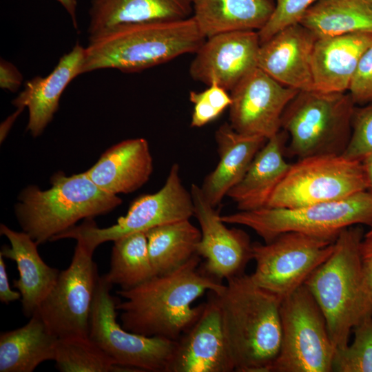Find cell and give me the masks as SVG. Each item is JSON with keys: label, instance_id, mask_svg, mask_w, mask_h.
Masks as SVG:
<instances>
[{"label": "cell", "instance_id": "17", "mask_svg": "<svg viewBox=\"0 0 372 372\" xmlns=\"http://www.w3.org/2000/svg\"><path fill=\"white\" fill-rule=\"evenodd\" d=\"M235 371L213 291L194 324L176 341L165 372Z\"/></svg>", "mask_w": 372, "mask_h": 372}, {"label": "cell", "instance_id": "37", "mask_svg": "<svg viewBox=\"0 0 372 372\" xmlns=\"http://www.w3.org/2000/svg\"><path fill=\"white\" fill-rule=\"evenodd\" d=\"M23 77L18 69L11 63L3 59L0 63V86L10 92H15L20 87Z\"/></svg>", "mask_w": 372, "mask_h": 372}, {"label": "cell", "instance_id": "31", "mask_svg": "<svg viewBox=\"0 0 372 372\" xmlns=\"http://www.w3.org/2000/svg\"><path fill=\"white\" fill-rule=\"evenodd\" d=\"M54 361L57 369L62 372L125 371L89 335L59 338Z\"/></svg>", "mask_w": 372, "mask_h": 372}, {"label": "cell", "instance_id": "11", "mask_svg": "<svg viewBox=\"0 0 372 372\" xmlns=\"http://www.w3.org/2000/svg\"><path fill=\"white\" fill-rule=\"evenodd\" d=\"M336 238L289 231L269 242L254 243L256 268L250 276L257 285L283 299L304 285L329 258Z\"/></svg>", "mask_w": 372, "mask_h": 372}, {"label": "cell", "instance_id": "2", "mask_svg": "<svg viewBox=\"0 0 372 372\" xmlns=\"http://www.w3.org/2000/svg\"><path fill=\"white\" fill-rule=\"evenodd\" d=\"M226 280L214 293L235 371L271 372L281 343L282 299L245 273Z\"/></svg>", "mask_w": 372, "mask_h": 372}, {"label": "cell", "instance_id": "12", "mask_svg": "<svg viewBox=\"0 0 372 372\" xmlns=\"http://www.w3.org/2000/svg\"><path fill=\"white\" fill-rule=\"evenodd\" d=\"M112 285L99 276L92 308L89 337L127 371L165 372L176 341L148 337L124 329L116 320Z\"/></svg>", "mask_w": 372, "mask_h": 372}, {"label": "cell", "instance_id": "15", "mask_svg": "<svg viewBox=\"0 0 372 372\" xmlns=\"http://www.w3.org/2000/svg\"><path fill=\"white\" fill-rule=\"evenodd\" d=\"M190 193L194 216L200 227L196 254L205 259L203 271L220 282L243 273L252 259L249 236L240 229H229L225 225L221 215L206 199L200 186L192 184Z\"/></svg>", "mask_w": 372, "mask_h": 372}, {"label": "cell", "instance_id": "21", "mask_svg": "<svg viewBox=\"0 0 372 372\" xmlns=\"http://www.w3.org/2000/svg\"><path fill=\"white\" fill-rule=\"evenodd\" d=\"M372 34L354 32L317 39L312 55L313 90L346 92Z\"/></svg>", "mask_w": 372, "mask_h": 372}, {"label": "cell", "instance_id": "14", "mask_svg": "<svg viewBox=\"0 0 372 372\" xmlns=\"http://www.w3.org/2000/svg\"><path fill=\"white\" fill-rule=\"evenodd\" d=\"M299 92L257 67L230 91L229 124L240 134L269 139L282 130V114Z\"/></svg>", "mask_w": 372, "mask_h": 372}, {"label": "cell", "instance_id": "19", "mask_svg": "<svg viewBox=\"0 0 372 372\" xmlns=\"http://www.w3.org/2000/svg\"><path fill=\"white\" fill-rule=\"evenodd\" d=\"M85 48L78 43L61 56L45 77L36 76L25 83L24 89L12 101L18 108L27 107V130L34 137L40 135L59 108L61 96L69 83L82 74Z\"/></svg>", "mask_w": 372, "mask_h": 372}, {"label": "cell", "instance_id": "20", "mask_svg": "<svg viewBox=\"0 0 372 372\" xmlns=\"http://www.w3.org/2000/svg\"><path fill=\"white\" fill-rule=\"evenodd\" d=\"M153 171V159L147 140L123 141L105 151L85 172L102 190L114 195L129 194L146 183Z\"/></svg>", "mask_w": 372, "mask_h": 372}, {"label": "cell", "instance_id": "28", "mask_svg": "<svg viewBox=\"0 0 372 372\" xmlns=\"http://www.w3.org/2000/svg\"><path fill=\"white\" fill-rule=\"evenodd\" d=\"M316 37L354 32L372 34V2L369 0H318L299 22Z\"/></svg>", "mask_w": 372, "mask_h": 372}, {"label": "cell", "instance_id": "24", "mask_svg": "<svg viewBox=\"0 0 372 372\" xmlns=\"http://www.w3.org/2000/svg\"><path fill=\"white\" fill-rule=\"evenodd\" d=\"M287 136L281 130L267 139L242 178L227 193V196L240 211L255 210L267 206L291 165L285 158Z\"/></svg>", "mask_w": 372, "mask_h": 372}, {"label": "cell", "instance_id": "30", "mask_svg": "<svg viewBox=\"0 0 372 372\" xmlns=\"http://www.w3.org/2000/svg\"><path fill=\"white\" fill-rule=\"evenodd\" d=\"M145 232H136L114 241L110 268L103 276L121 289H132L154 276Z\"/></svg>", "mask_w": 372, "mask_h": 372}, {"label": "cell", "instance_id": "22", "mask_svg": "<svg viewBox=\"0 0 372 372\" xmlns=\"http://www.w3.org/2000/svg\"><path fill=\"white\" fill-rule=\"evenodd\" d=\"M215 140L220 159L200 188L206 199L216 207L240 181L267 139L240 134L225 123L216 131Z\"/></svg>", "mask_w": 372, "mask_h": 372}, {"label": "cell", "instance_id": "32", "mask_svg": "<svg viewBox=\"0 0 372 372\" xmlns=\"http://www.w3.org/2000/svg\"><path fill=\"white\" fill-rule=\"evenodd\" d=\"M353 331V342L343 349H335L332 371L372 372V317Z\"/></svg>", "mask_w": 372, "mask_h": 372}, {"label": "cell", "instance_id": "29", "mask_svg": "<svg viewBox=\"0 0 372 372\" xmlns=\"http://www.w3.org/2000/svg\"><path fill=\"white\" fill-rule=\"evenodd\" d=\"M150 262L155 276L171 272L196 254L200 230L185 219L145 232Z\"/></svg>", "mask_w": 372, "mask_h": 372}, {"label": "cell", "instance_id": "23", "mask_svg": "<svg viewBox=\"0 0 372 372\" xmlns=\"http://www.w3.org/2000/svg\"><path fill=\"white\" fill-rule=\"evenodd\" d=\"M0 233L10 247L3 246L0 255L17 264L19 278L14 287L21 296L23 311L31 317L54 287L60 271L48 265L38 252V245L24 231H17L1 224Z\"/></svg>", "mask_w": 372, "mask_h": 372}, {"label": "cell", "instance_id": "36", "mask_svg": "<svg viewBox=\"0 0 372 372\" xmlns=\"http://www.w3.org/2000/svg\"><path fill=\"white\" fill-rule=\"evenodd\" d=\"M348 92L355 105L372 103V44L362 54Z\"/></svg>", "mask_w": 372, "mask_h": 372}, {"label": "cell", "instance_id": "35", "mask_svg": "<svg viewBox=\"0 0 372 372\" xmlns=\"http://www.w3.org/2000/svg\"><path fill=\"white\" fill-rule=\"evenodd\" d=\"M318 1L277 0L270 19L265 25L258 31L260 44L285 28L299 23L307 10Z\"/></svg>", "mask_w": 372, "mask_h": 372}, {"label": "cell", "instance_id": "39", "mask_svg": "<svg viewBox=\"0 0 372 372\" xmlns=\"http://www.w3.org/2000/svg\"><path fill=\"white\" fill-rule=\"evenodd\" d=\"M21 298L20 292L10 288L4 258L0 255V300L3 303L9 304Z\"/></svg>", "mask_w": 372, "mask_h": 372}, {"label": "cell", "instance_id": "42", "mask_svg": "<svg viewBox=\"0 0 372 372\" xmlns=\"http://www.w3.org/2000/svg\"><path fill=\"white\" fill-rule=\"evenodd\" d=\"M23 109L18 108V110L13 114L12 116H10L8 119H7L3 123V126H1V138L3 137H5L6 131L9 129L10 126L12 125L13 121L15 120L18 114L21 112Z\"/></svg>", "mask_w": 372, "mask_h": 372}, {"label": "cell", "instance_id": "18", "mask_svg": "<svg viewBox=\"0 0 372 372\" xmlns=\"http://www.w3.org/2000/svg\"><path fill=\"white\" fill-rule=\"evenodd\" d=\"M316 40L300 23L287 26L260 44L257 66L285 86L312 90V55Z\"/></svg>", "mask_w": 372, "mask_h": 372}, {"label": "cell", "instance_id": "26", "mask_svg": "<svg viewBox=\"0 0 372 372\" xmlns=\"http://www.w3.org/2000/svg\"><path fill=\"white\" fill-rule=\"evenodd\" d=\"M273 0H194L192 17L205 37L262 29L270 19Z\"/></svg>", "mask_w": 372, "mask_h": 372}, {"label": "cell", "instance_id": "34", "mask_svg": "<svg viewBox=\"0 0 372 372\" xmlns=\"http://www.w3.org/2000/svg\"><path fill=\"white\" fill-rule=\"evenodd\" d=\"M372 153V103L354 109L351 134L342 155L357 161H362Z\"/></svg>", "mask_w": 372, "mask_h": 372}, {"label": "cell", "instance_id": "7", "mask_svg": "<svg viewBox=\"0 0 372 372\" xmlns=\"http://www.w3.org/2000/svg\"><path fill=\"white\" fill-rule=\"evenodd\" d=\"M225 224L254 230L265 242L285 232L297 231L336 238L345 228L372 227V193L364 190L349 197L296 208L265 207L221 216Z\"/></svg>", "mask_w": 372, "mask_h": 372}, {"label": "cell", "instance_id": "1", "mask_svg": "<svg viewBox=\"0 0 372 372\" xmlns=\"http://www.w3.org/2000/svg\"><path fill=\"white\" fill-rule=\"evenodd\" d=\"M196 254L178 269L154 276L145 282L116 293L125 299L117 302L121 325L126 330L148 337L176 341L200 316L204 303H192L206 291L218 293L220 281L199 268Z\"/></svg>", "mask_w": 372, "mask_h": 372}, {"label": "cell", "instance_id": "6", "mask_svg": "<svg viewBox=\"0 0 372 372\" xmlns=\"http://www.w3.org/2000/svg\"><path fill=\"white\" fill-rule=\"evenodd\" d=\"M355 106L347 92L300 91L282 116L281 129L290 137L288 153L298 159L342 154L351 137Z\"/></svg>", "mask_w": 372, "mask_h": 372}, {"label": "cell", "instance_id": "9", "mask_svg": "<svg viewBox=\"0 0 372 372\" xmlns=\"http://www.w3.org/2000/svg\"><path fill=\"white\" fill-rule=\"evenodd\" d=\"M366 190L360 161L322 154L290 165L266 207L296 208L342 199Z\"/></svg>", "mask_w": 372, "mask_h": 372}, {"label": "cell", "instance_id": "3", "mask_svg": "<svg viewBox=\"0 0 372 372\" xmlns=\"http://www.w3.org/2000/svg\"><path fill=\"white\" fill-rule=\"evenodd\" d=\"M363 236L359 225L344 229L331 254L304 283L323 313L335 349L347 346L353 328L372 317V291L360 251Z\"/></svg>", "mask_w": 372, "mask_h": 372}, {"label": "cell", "instance_id": "5", "mask_svg": "<svg viewBox=\"0 0 372 372\" xmlns=\"http://www.w3.org/2000/svg\"><path fill=\"white\" fill-rule=\"evenodd\" d=\"M51 187L25 188L14 206L23 230L39 245L74 226L81 219L107 214L121 204L117 195L97 187L85 172L51 178Z\"/></svg>", "mask_w": 372, "mask_h": 372}, {"label": "cell", "instance_id": "40", "mask_svg": "<svg viewBox=\"0 0 372 372\" xmlns=\"http://www.w3.org/2000/svg\"><path fill=\"white\" fill-rule=\"evenodd\" d=\"M362 165L366 184V190L372 193V153L362 161Z\"/></svg>", "mask_w": 372, "mask_h": 372}, {"label": "cell", "instance_id": "41", "mask_svg": "<svg viewBox=\"0 0 372 372\" xmlns=\"http://www.w3.org/2000/svg\"><path fill=\"white\" fill-rule=\"evenodd\" d=\"M59 1L63 8L66 10L70 14L74 27L77 30V20H76V0H56Z\"/></svg>", "mask_w": 372, "mask_h": 372}, {"label": "cell", "instance_id": "27", "mask_svg": "<svg viewBox=\"0 0 372 372\" xmlns=\"http://www.w3.org/2000/svg\"><path fill=\"white\" fill-rule=\"evenodd\" d=\"M58 338L36 314L27 324L0 334V372H32L54 360Z\"/></svg>", "mask_w": 372, "mask_h": 372}, {"label": "cell", "instance_id": "13", "mask_svg": "<svg viewBox=\"0 0 372 372\" xmlns=\"http://www.w3.org/2000/svg\"><path fill=\"white\" fill-rule=\"evenodd\" d=\"M71 263L58 278L34 314L58 338L88 335L90 319L99 276L94 251L76 240Z\"/></svg>", "mask_w": 372, "mask_h": 372}, {"label": "cell", "instance_id": "16", "mask_svg": "<svg viewBox=\"0 0 372 372\" xmlns=\"http://www.w3.org/2000/svg\"><path fill=\"white\" fill-rule=\"evenodd\" d=\"M260 46L258 31L242 30L207 38L189 66V74L207 85L216 83L231 91L254 68Z\"/></svg>", "mask_w": 372, "mask_h": 372}, {"label": "cell", "instance_id": "8", "mask_svg": "<svg viewBox=\"0 0 372 372\" xmlns=\"http://www.w3.org/2000/svg\"><path fill=\"white\" fill-rule=\"evenodd\" d=\"M280 315L281 343L271 372H331L335 348L304 285L282 299Z\"/></svg>", "mask_w": 372, "mask_h": 372}, {"label": "cell", "instance_id": "10", "mask_svg": "<svg viewBox=\"0 0 372 372\" xmlns=\"http://www.w3.org/2000/svg\"><path fill=\"white\" fill-rule=\"evenodd\" d=\"M194 203L190 192L184 187L179 166L174 163L163 186L156 192L135 199L127 214L116 224L99 228L92 218L85 219L58 234L52 241L63 238L80 240L94 251L101 244L136 232L147 231L171 223L190 219L194 216Z\"/></svg>", "mask_w": 372, "mask_h": 372}, {"label": "cell", "instance_id": "4", "mask_svg": "<svg viewBox=\"0 0 372 372\" xmlns=\"http://www.w3.org/2000/svg\"><path fill=\"white\" fill-rule=\"evenodd\" d=\"M205 39L192 17L117 25L89 37L82 74L100 69L141 71L195 53Z\"/></svg>", "mask_w": 372, "mask_h": 372}, {"label": "cell", "instance_id": "25", "mask_svg": "<svg viewBox=\"0 0 372 372\" xmlns=\"http://www.w3.org/2000/svg\"><path fill=\"white\" fill-rule=\"evenodd\" d=\"M194 0H92L89 37L117 25L189 18Z\"/></svg>", "mask_w": 372, "mask_h": 372}, {"label": "cell", "instance_id": "38", "mask_svg": "<svg viewBox=\"0 0 372 372\" xmlns=\"http://www.w3.org/2000/svg\"><path fill=\"white\" fill-rule=\"evenodd\" d=\"M360 251L364 273L372 291V227L364 234Z\"/></svg>", "mask_w": 372, "mask_h": 372}, {"label": "cell", "instance_id": "43", "mask_svg": "<svg viewBox=\"0 0 372 372\" xmlns=\"http://www.w3.org/2000/svg\"><path fill=\"white\" fill-rule=\"evenodd\" d=\"M371 2H372V0H369Z\"/></svg>", "mask_w": 372, "mask_h": 372}, {"label": "cell", "instance_id": "33", "mask_svg": "<svg viewBox=\"0 0 372 372\" xmlns=\"http://www.w3.org/2000/svg\"><path fill=\"white\" fill-rule=\"evenodd\" d=\"M189 100L194 104L191 119L193 127H200L214 121L231 103L228 91L216 83L203 91H191Z\"/></svg>", "mask_w": 372, "mask_h": 372}]
</instances>
